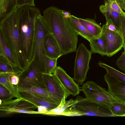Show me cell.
<instances>
[{"instance_id": "obj_36", "label": "cell", "mask_w": 125, "mask_h": 125, "mask_svg": "<svg viewBox=\"0 0 125 125\" xmlns=\"http://www.w3.org/2000/svg\"><path fill=\"white\" fill-rule=\"evenodd\" d=\"M119 1L121 2L123 9H124L125 11V0Z\"/></svg>"}, {"instance_id": "obj_3", "label": "cell", "mask_w": 125, "mask_h": 125, "mask_svg": "<svg viewBox=\"0 0 125 125\" xmlns=\"http://www.w3.org/2000/svg\"><path fill=\"white\" fill-rule=\"evenodd\" d=\"M16 10L0 21V32L12 51L18 68L23 71L28 64L22 51Z\"/></svg>"}, {"instance_id": "obj_1", "label": "cell", "mask_w": 125, "mask_h": 125, "mask_svg": "<svg viewBox=\"0 0 125 125\" xmlns=\"http://www.w3.org/2000/svg\"><path fill=\"white\" fill-rule=\"evenodd\" d=\"M69 12L54 6L43 11L41 17L48 31L55 37L60 47L62 55L76 52L78 35L69 21Z\"/></svg>"}, {"instance_id": "obj_6", "label": "cell", "mask_w": 125, "mask_h": 125, "mask_svg": "<svg viewBox=\"0 0 125 125\" xmlns=\"http://www.w3.org/2000/svg\"><path fill=\"white\" fill-rule=\"evenodd\" d=\"M73 79L78 85H82L87 77L92 53L85 45L80 43L76 51Z\"/></svg>"}, {"instance_id": "obj_9", "label": "cell", "mask_w": 125, "mask_h": 125, "mask_svg": "<svg viewBox=\"0 0 125 125\" xmlns=\"http://www.w3.org/2000/svg\"><path fill=\"white\" fill-rule=\"evenodd\" d=\"M37 106L22 98L2 102L0 104V110L9 114L20 113L32 114H42V113L34 110Z\"/></svg>"}, {"instance_id": "obj_31", "label": "cell", "mask_w": 125, "mask_h": 125, "mask_svg": "<svg viewBox=\"0 0 125 125\" xmlns=\"http://www.w3.org/2000/svg\"><path fill=\"white\" fill-rule=\"evenodd\" d=\"M119 31L125 42V12L120 14Z\"/></svg>"}, {"instance_id": "obj_13", "label": "cell", "mask_w": 125, "mask_h": 125, "mask_svg": "<svg viewBox=\"0 0 125 125\" xmlns=\"http://www.w3.org/2000/svg\"><path fill=\"white\" fill-rule=\"evenodd\" d=\"M58 78L70 95L75 96L80 93V89L73 78L60 66H57L53 73Z\"/></svg>"}, {"instance_id": "obj_32", "label": "cell", "mask_w": 125, "mask_h": 125, "mask_svg": "<svg viewBox=\"0 0 125 125\" xmlns=\"http://www.w3.org/2000/svg\"><path fill=\"white\" fill-rule=\"evenodd\" d=\"M105 25L110 31L120 33L118 28L115 25L111 19L106 21Z\"/></svg>"}, {"instance_id": "obj_17", "label": "cell", "mask_w": 125, "mask_h": 125, "mask_svg": "<svg viewBox=\"0 0 125 125\" xmlns=\"http://www.w3.org/2000/svg\"><path fill=\"white\" fill-rule=\"evenodd\" d=\"M69 19L72 27L78 35L81 36L89 41L94 36L81 23L78 18L71 15Z\"/></svg>"}, {"instance_id": "obj_10", "label": "cell", "mask_w": 125, "mask_h": 125, "mask_svg": "<svg viewBox=\"0 0 125 125\" xmlns=\"http://www.w3.org/2000/svg\"><path fill=\"white\" fill-rule=\"evenodd\" d=\"M101 37L104 42L106 50V56L111 57L123 47L124 41L120 33L109 30L105 24L102 27Z\"/></svg>"}, {"instance_id": "obj_29", "label": "cell", "mask_w": 125, "mask_h": 125, "mask_svg": "<svg viewBox=\"0 0 125 125\" xmlns=\"http://www.w3.org/2000/svg\"><path fill=\"white\" fill-rule=\"evenodd\" d=\"M105 2H107L111 8L114 10L118 12L121 14L124 12L123 10L121 5L120 1L118 0H104Z\"/></svg>"}, {"instance_id": "obj_38", "label": "cell", "mask_w": 125, "mask_h": 125, "mask_svg": "<svg viewBox=\"0 0 125 125\" xmlns=\"http://www.w3.org/2000/svg\"></svg>"}, {"instance_id": "obj_25", "label": "cell", "mask_w": 125, "mask_h": 125, "mask_svg": "<svg viewBox=\"0 0 125 125\" xmlns=\"http://www.w3.org/2000/svg\"><path fill=\"white\" fill-rule=\"evenodd\" d=\"M98 64L100 67L105 69L107 73L120 81L125 83V74L100 61Z\"/></svg>"}, {"instance_id": "obj_5", "label": "cell", "mask_w": 125, "mask_h": 125, "mask_svg": "<svg viewBox=\"0 0 125 125\" xmlns=\"http://www.w3.org/2000/svg\"><path fill=\"white\" fill-rule=\"evenodd\" d=\"M80 91L84 93L86 98L105 105L109 109L112 103L119 102L105 88L92 81L83 83Z\"/></svg>"}, {"instance_id": "obj_15", "label": "cell", "mask_w": 125, "mask_h": 125, "mask_svg": "<svg viewBox=\"0 0 125 125\" xmlns=\"http://www.w3.org/2000/svg\"><path fill=\"white\" fill-rule=\"evenodd\" d=\"M19 93L20 97L23 98L37 106L46 107L49 111L56 108L59 105L48 100L35 94L20 92H19Z\"/></svg>"}, {"instance_id": "obj_27", "label": "cell", "mask_w": 125, "mask_h": 125, "mask_svg": "<svg viewBox=\"0 0 125 125\" xmlns=\"http://www.w3.org/2000/svg\"><path fill=\"white\" fill-rule=\"evenodd\" d=\"M110 110L115 116H125V104L119 102H115L111 104Z\"/></svg>"}, {"instance_id": "obj_23", "label": "cell", "mask_w": 125, "mask_h": 125, "mask_svg": "<svg viewBox=\"0 0 125 125\" xmlns=\"http://www.w3.org/2000/svg\"><path fill=\"white\" fill-rule=\"evenodd\" d=\"M91 48L90 51L92 53H97L102 56L106 55V50L105 45L102 37L91 39L89 41Z\"/></svg>"}, {"instance_id": "obj_21", "label": "cell", "mask_w": 125, "mask_h": 125, "mask_svg": "<svg viewBox=\"0 0 125 125\" xmlns=\"http://www.w3.org/2000/svg\"><path fill=\"white\" fill-rule=\"evenodd\" d=\"M17 8L16 0H0V21L8 16Z\"/></svg>"}, {"instance_id": "obj_30", "label": "cell", "mask_w": 125, "mask_h": 125, "mask_svg": "<svg viewBox=\"0 0 125 125\" xmlns=\"http://www.w3.org/2000/svg\"><path fill=\"white\" fill-rule=\"evenodd\" d=\"M124 51L120 56L117 59L116 64L120 70L125 72V42L124 41L123 47Z\"/></svg>"}, {"instance_id": "obj_26", "label": "cell", "mask_w": 125, "mask_h": 125, "mask_svg": "<svg viewBox=\"0 0 125 125\" xmlns=\"http://www.w3.org/2000/svg\"><path fill=\"white\" fill-rule=\"evenodd\" d=\"M22 71L18 67L13 66L6 62L0 61V73H14L18 75Z\"/></svg>"}, {"instance_id": "obj_24", "label": "cell", "mask_w": 125, "mask_h": 125, "mask_svg": "<svg viewBox=\"0 0 125 125\" xmlns=\"http://www.w3.org/2000/svg\"><path fill=\"white\" fill-rule=\"evenodd\" d=\"M57 59L51 58L45 54L43 60V73L51 74L54 72L57 67Z\"/></svg>"}, {"instance_id": "obj_28", "label": "cell", "mask_w": 125, "mask_h": 125, "mask_svg": "<svg viewBox=\"0 0 125 125\" xmlns=\"http://www.w3.org/2000/svg\"><path fill=\"white\" fill-rule=\"evenodd\" d=\"M13 97L10 92L4 86L0 84V99L2 102L12 99Z\"/></svg>"}, {"instance_id": "obj_8", "label": "cell", "mask_w": 125, "mask_h": 125, "mask_svg": "<svg viewBox=\"0 0 125 125\" xmlns=\"http://www.w3.org/2000/svg\"><path fill=\"white\" fill-rule=\"evenodd\" d=\"M17 75L20 81L18 85H15V87L23 88L35 86L46 89L42 73L37 68L33 60Z\"/></svg>"}, {"instance_id": "obj_33", "label": "cell", "mask_w": 125, "mask_h": 125, "mask_svg": "<svg viewBox=\"0 0 125 125\" xmlns=\"http://www.w3.org/2000/svg\"><path fill=\"white\" fill-rule=\"evenodd\" d=\"M17 8L24 5L35 6L34 0H16Z\"/></svg>"}, {"instance_id": "obj_34", "label": "cell", "mask_w": 125, "mask_h": 125, "mask_svg": "<svg viewBox=\"0 0 125 125\" xmlns=\"http://www.w3.org/2000/svg\"><path fill=\"white\" fill-rule=\"evenodd\" d=\"M10 80L12 84L14 85H16L19 83L20 78L17 75L14 74L11 77Z\"/></svg>"}, {"instance_id": "obj_37", "label": "cell", "mask_w": 125, "mask_h": 125, "mask_svg": "<svg viewBox=\"0 0 125 125\" xmlns=\"http://www.w3.org/2000/svg\"><path fill=\"white\" fill-rule=\"evenodd\" d=\"M0 104H1V103H2V101L1 100H0Z\"/></svg>"}, {"instance_id": "obj_20", "label": "cell", "mask_w": 125, "mask_h": 125, "mask_svg": "<svg viewBox=\"0 0 125 125\" xmlns=\"http://www.w3.org/2000/svg\"><path fill=\"white\" fill-rule=\"evenodd\" d=\"M99 9L105 16L106 21L111 19L119 30L121 14L112 9L106 2H105L104 5L100 6Z\"/></svg>"}, {"instance_id": "obj_16", "label": "cell", "mask_w": 125, "mask_h": 125, "mask_svg": "<svg viewBox=\"0 0 125 125\" xmlns=\"http://www.w3.org/2000/svg\"><path fill=\"white\" fill-rule=\"evenodd\" d=\"M0 61L6 62L13 66L18 67L14 55L0 31Z\"/></svg>"}, {"instance_id": "obj_7", "label": "cell", "mask_w": 125, "mask_h": 125, "mask_svg": "<svg viewBox=\"0 0 125 125\" xmlns=\"http://www.w3.org/2000/svg\"><path fill=\"white\" fill-rule=\"evenodd\" d=\"M41 14L36 18L35 33L34 43L33 60L36 66L42 73H43V60L45 52L43 41L45 35L48 31L41 17Z\"/></svg>"}, {"instance_id": "obj_11", "label": "cell", "mask_w": 125, "mask_h": 125, "mask_svg": "<svg viewBox=\"0 0 125 125\" xmlns=\"http://www.w3.org/2000/svg\"><path fill=\"white\" fill-rule=\"evenodd\" d=\"M46 89L52 94L56 103L59 105L63 98L70 95L57 76L53 73H42Z\"/></svg>"}, {"instance_id": "obj_19", "label": "cell", "mask_w": 125, "mask_h": 125, "mask_svg": "<svg viewBox=\"0 0 125 125\" xmlns=\"http://www.w3.org/2000/svg\"><path fill=\"white\" fill-rule=\"evenodd\" d=\"M78 19L81 23L95 38L101 37L102 27L98 24L94 19L78 18Z\"/></svg>"}, {"instance_id": "obj_14", "label": "cell", "mask_w": 125, "mask_h": 125, "mask_svg": "<svg viewBox=\"0 0 125 125\" xmlns=\"http://www.w3.org/2000/svg\"><path fill=\"white\" fill-rule=\"evenodd\" d=\"M43 46L45 54L57 59L62 56L59 44L53 35L47 31L44 36Z\"/></svg>"}, {"instance_id": "obj_22", "label": "cell", "mask_w": 125, "mask_h": 125, "mask_svg": "<svg viewBox=\"0 0 125 125\" xmlns=\"http://www.w3.org/2000/svg\"><path fill=\"white\" fill-rule=\"evenodd\" d=\"M14 73H0V84L6 87L11 93L13 97H20L19 92L12 83L10 78Z\"/></svg>"}, {"instance_id": "obj_2", "label": "cell", "mask_w": 125, "mask_h": 125, "mask_svg": "<svg viewBox=\"0 0 125 125\" xmlns=\"http://www.w3.org/2000/svg\"><path fill=\"white\" fill-rule=\"evenodd\" d=\"M22 52L28 64L33 60L37 16L41 13L35 6L24 5L16 10Z\"/></svg>"}, {"instance_id": "obj_18", "label": "cell", "mask_w": 125, "mask_h": 125, "mask_svg": "<svg viewBox=\"0 0 125 125\" xmlns=\"http://www.w3.org/2000/svg\"><path fill=\"white\" fill-rule=\"evenodd\" d=\"M15 87L19 92L35 94L48 100L57 104L52 94L45 89L35 86H29L23 88Z\"/></svg>"}, {"instance_id": "obj_4", "label": "cell", "mask_w": 125, "mask_h": 125, "mask_svg": "<svg viewBox=\"0 0 125 125\" xmlns=\"http://www.w3.org/2000/svg\"><path fill=\"white\" fill-rule=\"evenodd\" d=\"M76 98L77 101L73 105V116H115L109 109L105 105L80 96Z\"/></svg>"}, {"instance_id": "obj_35", "label": "cell", "mask_w": 125, "mask_h": 125, "mask_svg": "<svg viewBox=\"0 0 125 125\" xmlns=\"http://www.w3.org/2000/svg\"><path fill=\"white\" fill-rule=\"evenodd\" d=\"M37 108L38 109V111L42 113V114L43 115L49 111L47 108L44 106H38Z\"/></svg>"}, {"instance_id": "obj_12", "label": "cell", "mask_w": 125, "mask_h": 125, "mask_svg": "<svg viewBox=\"0 0 125 125\" xmlns=\"http://www.w3.org/2000/svg\"><path fill=\"white\" fill-rule=\"evenodd\" d=\"M104 78L108 85V91L119 102L125 104V83L107 73Z\"/></svg>"}]
</instances>
